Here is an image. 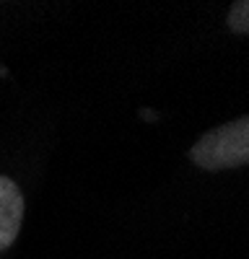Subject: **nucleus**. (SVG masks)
I'll return each mask as SVG.
<instances>
[{
  "label": "nucleus",
  "mask_w": 249,
  "mask_h": 259,
  "mask_svg": "<svg viewBox=\"0 0 249 259\" xmlns=\"http://www.w3.org/2000/svg\"><path fill=\"white\" fill-rule=\"evenodd\" d=\"M190 158L205 171H223L249 163V117H239L205 133L190 148Z\"/></svg>",
  "instance_id": "1"
},
{
  "label": "nucleus",
  "mask_w": 249,
  "mask_h": 259,
  "mask_svg": "<svg viewBox=\"0 0 249 259\" xmlns=\"http://www.w3.org/2000/svg\"><path fill=\"white\" fill-rule=\"evenodd\" d=\"M24 223V194L8 177H0V251H6Z\"/></svg>",
  "instance_id": "2"
},
{
  "label": "nucleus",
  "mask_w": 249,
  "mask_h": 259,
  "mask_svg": "<svg viewBox=\"0 0 249 259\" xmlns=\"http://www.w3.org/2000/svg\"><path fill=\"white\" fill-rule=\"evenodd\" d=\"M228 26L236 34H249V0H239L228 11Z\"/></svg>",
  "instance_id": "3"
}]
</instances>
